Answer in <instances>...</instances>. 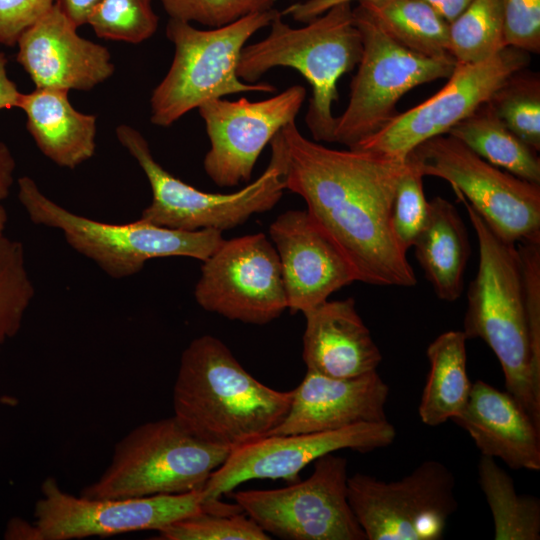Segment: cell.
Masks as SVG:
<instances>
[{"mask_svg":"<svg viewBox=\"0 0 540 540\" xmlns=\"http://www.w3.org/2000/svg\"><path fill=\"white\" fill-rule=\"evenodd\" d=\"M287 147L285 187L338 248L356 281L413 287L417 279L391 225L405 160L354 149L336 150L303 136L295 121L282 128Z\"/></svg>","mask_w":540,"mask_h":540,"instance_id":"6da1fadb","label":"cell"},{"mask_svg":"<svg viewBox=\"0 0 540 540\" xmlns=\"http://www.w3.org/2000/svg\"><path fill=\"white\" fill-rule=\"evenodd\" d=\"M474 228L479 263L467 292L463 333L497 357L506 391L540 426V334L531 323L516 244L498 236L460 195Z\"/></svg>","mask_w":540,"mask_h":540,"instance_id":"7a4b0ae2","label":"cell"},{"mask_svg":"<svg viewBox=\"0 0 540 540\" xmlns=\"http://www.w3.org/2000/svg\"><path fill=\"white\" fill-rule=\"evenodd\" d=\"M293 390L258 381L212 335L182 352L173 387L177 420L199 439L234 450L267 437L287 415Z\"/></svg>","mask_w":540,"mask_h":540,"instance_id":"3957f363","label":"cell"},{"mask_svg":"<svg viewBox=\"0 0 540 540\" xmlns=\"http://www.w3.org/2000/svg\"><path fill=\"white\" fill-rule=\"evenodd\" d=\"M351 4H337L299 28L278 16L264 39L244 46L238 61V77L246 83H256L275 67L295 69L307 80L312 95L305 122L316 142L333 143L337 84L361 57L362 40Z\"/></svg>","mask_w":540,"mask_h":540,"instance_id":"277c9868","label":"cell"},{"mask_svg":"<svg viewBox=\"0 0 540 540\" xmlns=\"http://www.w3.org/2000/svg\"><path fill=\"white\" fill-rule=\"evenodd\" d=\"M17 197L30 221L59 230L66 243L112 279L139 273L154 258L205 261L224 240L215 229L181 231L142 219L113 224L74 213L46 196L29 176L17 180Z\"/></svg>","mask_w":540,"mask_h":540,"instance_id":"5b68a950","label":"cell"},{"mask_svg":"<svg viewBox=\"0 0 540 540\" xmlns=\"http://www.w3.org/2000/svg\"><path fill=\"white\" fill-rule=\"evenodd\" d=\"M280 15L272 8L206 30L170 18L166 35L175 52L167 74L152 92L151 122L168 127L210 100L242 92H275L268 82L242 81L237 67L246 42Z\"/></svg>","mask_w":540,"mask_h":540,"instance_id":"8992f818","label":"cell"},{"mask_svg":"<svg viewBox=\"0 0 540 540\" xmlns=\"http://www.w3.org/2000/svg\"><path fill=\"white\" fill-rule=\"evenodd\" d=\"M116 136L151 187V203L140 219L157 226L222 232L245 223L253 214L272 209L286 190L287 147L282 129L270 142L271 157L264 172L243 189L227 194L205 192L173 176L154 159L147 140L134 127L121 124Z\"/></svg>","mask_w":540,"mask_h":540,"instance_id":"52a82bcc","label":"cell"},{"mask_svg":"<svg viewBox=\"0 0 540 540\" xmlns=\"http://www.w3.org/2000/svg\"><path fill=\"white\" fill-rule=\"evenodd\" d=\"M230 452L199 439L174 415L149 421L117 442L107 469L80 495L137 498L199 491Z\"/></svg>","mask_w":540,"mask_h":540,"instance_id":"ba28073f","label":"cell"},{"mask_svg":"<svg viewBox=\"0 0 540 540\" xmlns=\"http://www.w3.org/2000/svg\"><path fill=\"white\" fill-rule=\"evenodd\" d=\"M362 53L350 84L349 101L336 117L333 143L352 148L382 128L396 113L397 102L413 88L448 78L453 58H430L390 38L364 7L353 9Z\"/></svg>","mask_w":540,"mask_h":540,"instance_id":"9c48e42d","label":"cell"},{"mask_svg":"<svg viewBox=\"0 0 540 540\" xmlns=\"http://www.w3.org/2000/svg\"><path fill=\"white\" fill-rule=\"evenodd\" d=\"M406 159L423 176L447 181L503 240L540 242V185L488 163L449 134L421 143Z\"/></svg>","mask_w":540,"mask_h":540,"instance_id":"30bf717a","label":"cell"},{"mask_svg":"<svg viewBox=\"0 0 540 540\" xmlns=\"http://www.w3.org/2000/svg\"><path fill=\"white\" fill-rule=\"evenodd\" d=\"M455 477L437 460L403 478L348 477V501L367 540H439L458 507Z\"/></svg>","mask_w":540,"mask_h":540,"instance_id":"8fae6325","label":"cell"},{"mask_svg":"<svg viewBox=\"0 0 540 540\" xmlns=\"http://www.w3.org/2000/svg\"><path fill=\"white\" fill-rule=\"evenodd\" d=\"M289 486L242 490L233 499L267 534L287 540H367L348 501L347 460L328 453Z\"/></svg>","mask_w":540,"mask_h":540,"instance_id":"7c38bea8","label":"cell"},{"mask_svg":"<svg viewBox=\"0 0 540 540\" xmlns=\"http://www.w3.org/2000/svg\"><path fill=\"white\" fill-rule=\"evenodd\" d=\"M529 63L530 53L511 46L480 63H456L447 83L437 93L417 106L395 114L377 132L349 149L405 160L418 145L447 134L488 102L511 74L526 68Z\"/></svg>","mask_w":540,"mask_h":540,"instance_id":"4fadbf2b","label":"cell"},{"mask_svg":"<svg viewBox=\"0 0 540 540\" xmlns=\"http://www.w3.org/2000/svg\"><path fill=\"white\" fill-rule=\"evenodd\" d=\"M217 513L203 501L202 490L137 498H90L63 491L53 477L41 485L34 523L43 540L108 537L160 530L200 512Z\"/></svg>","mask_w":540,"mask_h":540,"instance_id":"5bb4252c","label":"cell"},{"mask_svg":"<svg viewBox=\"0 0 540 540\" xmlns=\"http://www.w3.org/2000/svg\"><path fill=\"white\" fill-rule=\"evenodd\" d=\"M194 296L230 320L263 325L287 309L280 260L266 235L223 240L201 266Z\"/></svg>","mask_w":540,"mask_h":540,"instance_id":"9a60e30c","label":"cell"},{"mask_svg":"<svg viewBox=\"0 0 540 540\" xmlns=\"http://www.w3.org/2000/svg\"><path fill=\"white\" fill-rule=\"evenodd\" d=\"M395 437L396 430L388 420L331 431L270 435L232 450L202 489L203 501L220 500L249 480L297 481L299 472L321 456L343 449L369 452L385 448Z\"/></svg>","mask_w":540,"mask_h":540,"instance_id":"2e32d148","label":"cell"},{"mask_svg":"<svg viewBox=\"0 0 540 540\" xmlns=\"http://www.w3.org/2000/svg\"><path fill=\"white\" fill-rule=\"evenodd\" d=\"M306 98L296 84L264 100L223 98L203 103L199 114L210 140L203 167L220 187L249 182L265 146L288 123L295 121Z\"/></svg>","mask_w":540,"mask_h":540,"instance_id":"e0dca14e","label":"cell"},{"mask_svg":"<svg viewBox=\"0 0 540 540\" xmlns=\"http://www.w3.org/2000/svg\"><path fill=\"white\" fill-rule=\"evenodd\" d=\"M290 312L304 313L356 281L338 248L306 210H289L270 225Z\"/></svg>","mask_w":540,"mask_h":540,"instance_id":"ac0fdd59","label":"cell"},{"mask_svg":"<svg viewBox=\"0 0 540 540\" xmlns=\"http://www.w3.org/2000/svg\"><path fill=\"white\" fill-rule=\"evenodd\" d=\"M54 4L17 41V62L36 88L91 90L114 73L107 48L81 37Z\"/></svg>","mask_w":540,"mask_h":540,"instance_id":"d6986e66","label":"cell"},{"mask_svg":"<svg viewBox=\"0 0 540 540\" xmlns=\"http://www.w3.org/2000/svg\"><path fill=\"white\" fill-rule=\"evenodd\" d=\"M389 387L377 370L352 378L308 371L283 421L268 435L322 432L386 421Z\"/></svg>","mask_w":540,"mask_h":540,"instance_id":"ffe728a7","label":"cell"},{"mask_svg":"<svg viewBox=\"0 0 540 540\" xmlns=\"http://www.w3.org/2000/svg\"><path fill=\"white\" fill-rule=\"evenodd\" d=\"M451 420L470 435L481 455L511 469L540 470V426L507 391L475 381L465 406Z\"/></svg>","mask_w":540,"mask_h":540,"instance_id":"44dd1931","label":"cell"},{"mask_svg":"<svg viewBox=\"0 0 540 540\" xmlns=\"http://www.w3.org/2000/svg\"><path fill=\"white\" fill-rule=\"evenodd\" d=\"M303 314L302 357L308 371L352 378L377 370L382 354L353 298L326 300Z\"/></svg>","mask_w":540,"mask_h":540,"instance_id":"7402d4cb","label":"cell"},{"mask_svg":"<svg viewBox=\"0 0 540 540\" xmlns=\"http://www.w3.org/2000/svg\"><path fill=\"white\" fill-rule=\"evenodd\" d=\"M67 90L35 88L20 93L17 108L41 153L56 165L74 169L96 150V116L77 111Z\"/></svg>","mask_w":540,"mask_h":540,"instance_id":"603a6c76","label":"cell"},{"mask_svg":"<svg viewBox=\"0 0 540 540\" xmlns=\"http://www.w3.org/2000/svg\"><path fill=\"white\" fill-rule=\"evenodd\" d=\"M427 224L413 247L437 297L446 302L460 298L471 249L467 229L455 206L442 197L431 201Z\"/></svg>","mask_w":540,"mask_h":540,"instance_id":"cb8c5ba5","label":"cell"},{"mask_svg":"<svg viewBox=\"0 0 540 540\" xmlns=\"http://www.w3.org/2000/svg\"><path fill=\"white\" fill-rule=\"evenodd\" d=\"M467 338L463 331H447L428 346L430 364L418 414L431 427L451 420L465 406L472 383L467 374Z\"/></svg>","mask_w":540,"mask_h":540,"instance_id":"d4e9b609","label":"cell"},{"mask_svg":"<svg viewBox=\"0 0 540 540\" xmlns=\"http://www.w3.org/2000/svg\"><path fill=\"white\" fill-rule=\"evenodd\" d=\"M447 134L488 163L540 185V158L537 151L506 126L489 102L479 106Z\"/></svg>","mask_w":540,"mask_h":540,"instance_id":"484cf974","label":"cell"},{"mask_svg":"<svg viewBox=\"0 0 540 540\" xmlns=\"http://www.w3.org/2000/svg\"><path fill=\"white\" fill-rule=\"evenodd\" d=\"M378 26L406 49L430 58H452L449 23L420 0L360 2Z\"/></svg>","mask_w":540,"mask_h":540,"instance_id":"4316f807","label":"cell"},{"mask_svg":"<svg viewBox=\"0 0 540 540\" xmlns=\"http://www.w3.org/2000/svg\"><path fill=\"white\" fill-rule=\"evenodd\" d=\"M478 482L492 514L495 540L540 539L538 497L518 494L513 478L489 456H480Z\"/></svg>","mask_w":540,"mask_h":540,"instance_id":"83f0119b","label":"cell"},{"mask_svg":"<svg viewBox=\"0 0 540 540\" xmlns=\"http://www.w3.org/2000/svg\"><path fill=\"white\" fill-rule=\"evenodd\" d=\"M506 46L499 0H472L449 23L448 50L456 63L486 61Z\"/></svg>","mask_w":540,"mask_h":540,"instance_id":"f1b7e54d","label":"cell"},{"mask_svg":"<svg viewBox=\"0 0 540 540\" xmlns=\"http://www.w3.org/2000/svg\"><path fill=\"white\" fill-rule=\"evenodd\" d=\"M506 126L540 150V76L526 68L511 74L488 101Z\"/></svg>","mask_w":540,"mask_h":540,"instance_id":"f546056e","label":"cell"},{"mask_svg":"<svg viewBox=\"0 0 540 540\" xmlns=\"http://www.w3.org/2000/svg\"><path fill=\"white\" fill-rule=\"evenodd\" d=\"M35 296L22 242L0 236V349L21 329Z\"/></svg>","mask_w":540,"mask_h":540,"instance_id":"4dcf8cb0","label":"cell"},{"mask_svg":"<svg viewBox=\"0 0 540 540\" xmlns=\"http://www.w3.org/2000/svg\"><path fill=\"white\" fill-rule=\"evenodd\" d=\"M158 23L151 0H100L87 20L98 37L132 44L151 38Z\"/></svg>","mask_w":540,"mask_h":540,"instance_id":"1f68e13d","label":"cell"},{"mask_svg":"<svg viewBox=\"0 0 540 540\" xmlns=\"http://www.w3.org/2000/svg\"><path fill=\"white\" fill-rule=\"evenodd\" d=\"M159 540H269L259 525L244 512H200L157 531Z\"/></svg>","mask_w":540,"mask_h":540,"instance_id":"d6a6232c","label":"cell"},{"mask_svg":"<svg viewBox=\"0 0 540 540\" xmlns=\"http://www.w3.org/2000/svg\"><path fill=\"white\" fill-rule=\"evenodd\" d=\"M423 175L406 159L394 195L391 225L395 238L404 251L413 247L425 228L430 212L423 189Z\"/></svg>","mask_w":540,"mask_h":540,"instance_id":"836d02e7","label":"cell"},{"mask_svg":"<svg viewBox=\"0 0 540 540\" xmlns=\"http://www.w3.org/2000/svg\"><path fill=\"white\" fill-rule=\"evenodd\" d=\"M171 19L218 28L273 8L276 0H160Z\"/></svg>","mask_w":540,"mask_h":540,"instance_id":"e575fe53","label":"cell"},{"mask_svg":"<svg viewBox=\"0 0 540 540\" xmlns=\"http://www.w3.org/2000/svg\"><path fill=\"white\" fill-rule=\"evenodd\" d=\"M507 46L540 52V0H499Z\"/></svg>","mask_w":540,"mask_h":540,"instance_id":"d590c367","label":"cell"},{"mask_svg":"<svg viewBox=\"0 0 540 540\" xmlns=\"http://www.w3.org/2000/svg\"><path fill=\"white\" fill-rule=\"evenodd\" d=\"M54 4L55 0H0V44L15 46L21 34Z\"/></svg>","mask_w":540,"mask_h":540,"instance_id":"8d00e7d4","label":"cell"},{"mask_svg":"<svg viewBox=\"0 0 540 540\" xmlns=\"http://www.w3.org/2000/svg\"><path fill=\"white\" fill-rule=\"evenodd\" d=\"M354 1L371 2L375 0H305L296 2L284 9L281 14L290 15L294 20L307 23L310 20L320 16L331 7L340 3H352Z\"/></svg>","mask_w":540,"mask_h":540,"instance_id":"74e56055","label":"cell"},{"mask_svg":"<svg viewBox=\"0 0 540 540\" xmlns=\"http://www.w3.org/2000/svg\"><path fill=\"white\" fill-rule=\"evenodd\" d=\"M16 162L8 146L0 141V204L6 200L14 184Z\"/></svg>","mask_w":540,"mask_h":540,"instance_id":"f35d334b","label":"cell"},{"mask_svg":"<svg viewBox=\"0 0 540 540\" xmlns=\"http://www.w3.org/2000/svg\"><path fill=\"white\" fill-rule=\"evenodd\" d=\"M100 0H55V4L77 26L87 24L88 17Z\"/></svg>","mask_w":540,"mask_h":540,"instance_id":"ab89813d","label":"cell"},{"mask_svg":"<svg viewBox=\"0 0 540 540\" xmlns=\"http://www.w3.org/2000/svg\"><path fill=\"white\" fill-rule=\"evenodd\" d=\"M7 57L0 51V110L17 108L20 91L7 73Z\"/></svg>","mask_w":540,"mask_h":540,"instance_id":"60d3db41","label":"cell"},{"mask_svg":"<svg viewBox=\"0 0 540 540\" xmlns=\"http://www.w3.org/2000/svg\"><path fill=\"white\" fill-rule=\"evenodd\" d=\"M3 537L7 540H43L36 524L22 518L10 519Z\"/></svg>","mask_w":540,"mask_h":540,"instance_id":"b9f144b4","label":"cell"},{"mask_svg":"<svg viewBox=\"0 0 540 540\" xmlns=\"http://www.w3.org/2000/svg\"><path fill=\"white\" fill-rule=\"evenodd\" d=\"M434 9L448 23L452 22L472 0H420Z\"/></svg>","mask_w":540,"mask_h":540,"instance_id":"7bdbcfd3","label":"cell"},{"mask_svg":"<svg viewBox=\"0 0 540 540\" xmlns=\"http://www.w3.org/2000/svg\"><path fill=\"white\" fill-rule=\"evenodd\" d=\"M8 222V214L6 209L0 204V236L4 234Z\"/></svg>","mask_w":540,"mask_h":540,"instance_id":"ee69618b","label":"cell"},{"mask_svg":"<svg viewBox=\"0 0 540 540\" xmlns=\"http://www.w3.org/2000/svg\"><path fill=\"white\" fill-rule=\"evenodd\" d=\"M294 1H298V0H294ZM305 1V0H304Z\"/></svg>","mask_w":540,"mask_h":540,"instance_id":"f6af8a7d","label":"cell"}]
</instances>
